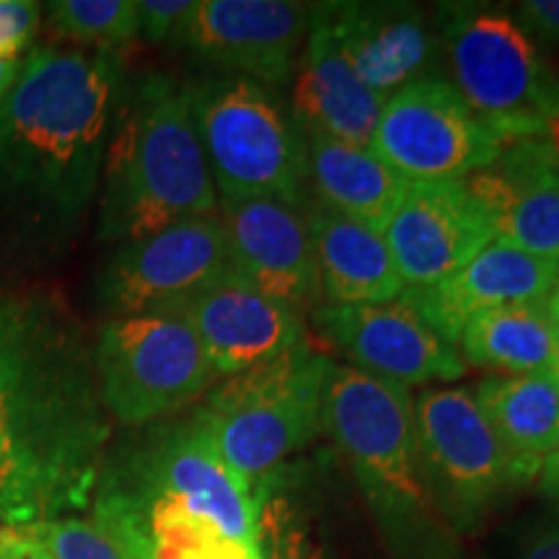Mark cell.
<instances>
[{"mask_svg":"<svg viewBox=\"0 0 559 559\" xmlns=\"http://www.w3.org/2000/svg\"><path fill=\"white\" fill-rule=\"evenodd\" d=\"M547 304H549V309H551V313H555V319L559 321V283H557V288L551 290V296L547 298Z\"/></svg>","mask_w":559,"mask_h":559,"instance_id":"obj_37","label":"cell"},{"mask_svg":"<svg viewBox=\"0 0 559 559\" xmlns=\"http://www.w3.org/2000/svg\"><path fill=\"white\" fill-rule=\"evenodd\" d=\"M94 368L107 415L132 428L185 409L221 381L177 311L109 319L96 337Z\"/></svg>","mask_w":559,"mask_h":559,"instance_id":"obj_9","label":"cell"},{"mask_svg":"<svg viewBox=\"0 0 559 559\" xmlns=\"http://www.w3.org/2000/svg\"><path fill=\"white\" fill-rule=\"evenodd\" d=\"M557 347L559 321L547 300L479 313L459 337L466 362L506 376L551 370Z\"/></svg>","mask_w":559,"mask_h":559,"instance_id":"obj_25","label":"cell"},{"mask_svg":"<svg viewBox=\"0 0 559 559\" xmlns=\"http://www.w3.org/2000/svg\"><path fill=\"white\" fill-rule=\"evenodd\" d=\"M192 9L194 0H138V37L153 45L174 41Z\"/></svg>","mask_w":559,"mask_h":559,"instance_id":"obj_30","label":"cell"},{"mask_svg":"<svg viewBox=\"0 0 559 559\" xmlns=\"http://www.w3.org/2000/svg\"><path fill=\"white\" fill-rule=\"evenodd\" d=\"M539 485L544 489V495H549L551 500L559 502V443L557 449L549 453V459L544 461L539 472Z\"/></svg>","mask_w":559,"mask_h":559,"instance_id":"obj_35","label":"cell"},{"mask_svg":"<svg viewBox=\"0 0 559 559\" xmlns=\"http://www.w3.org/2000/svg\"><path fill=\"white\" fill-rule=\"evenodd\" d=\"M464 181L485 205L495 239L559 262V158L542 140L502 145L492 164Z\"/></svg>","mask_w":559,"mask_h":559,"instance_id":"obj_20","label":"cell"},{"mask_svg":"<svg viewBox=\"0 0 559 559\" xmlns=\"http://www.w3.org/2000/svg\"><path fill=\"white\" fill-rule=\"evenodd\" d=\"M218 221L230 270L298 313L321 306L317 251L304 210L272 194H221Z\"/></svg>","mask_w":559,"mask_h":559,"instance_id":"obj_15","label":"cell"},{"mask_svg":"<svg viewBox=\"0 0 559 559\" xmlns=\"http://www.w3.org/2000/svg\"><path fill=\"white\" fill-rule=\"evenodd\" d=\"M370 148L407 181H464L502 143L443 75H428L383 102Z\"/></svg>","mask_w":559,"mask_h":559,"instance_id":"obj_11","label":"cell"},{"mask_svg":"<svg viewBox=\"0 0 559 559\" xmlns=\"http://www.w3.org/2000/svg\"><path fill=\"white\" fill-rule=\"evenodd\" d=\"M0 559H52L32 528L0 531Z\"/></svg>","mask_w":559,"mask_h":559,"instance_id":"obj_33","label":"cell"},{"mask_svg":"<svg viewBox=\"0 0 559 559\" xmlns=\"http://www.w3.org/2000/svg\"><path fill=\"white\" fill-rule=\"evenodd\" d=\"M41 5L34 0H0V55L19 58L39 29Z\"/></svg>","mask_w":559,"mask_h":559,"instance_id":"obj_29","label":"cell"},{"mask_svg":"<svg viewBox=\"0 0 559 559\" xmlns=\"http://www.w3.org/2000/svg\"><path fill=\"white\" fill-rule=\"evenodd\" d=\"M21 68H24V60L21 58H3L0 55V102L9 96V91L16 86Z\"/></svg>","mask_w":559,"mask_h":559,"instance_id":"obj_36","label":"cell"},{"mask_svg":"<svg viewBox=\"0 0 559 559\" xmlns=\"http://www.w3.org/2000/svg\"><path fill=\"white\" fill-rule=\"evenodd\" d=\"M309 26L311 5L293 0H194L174 41L221 75L275 91L296 73Z\"/></svg>","mask_w":559,"mask_h":559,"instance_id":"obj_13","label":"cell"},{"mask_svg":"<svg viewBox=\"0 0 559 559\" xmlns=\"http://www.w3.org/2000/svg\"><path fill=\"white\" fill-rule=\"evenodd\" d=\"M412 407L419 456L436 506L453 534H474L523 485L513 459L472 389L425 386Z\"/></svg>","mask_w":559,"mask_h":559,"instance_id":"obj_10","label":"cell"},{"mask_svg":"<svg viewBox=\"0 0 559 559\" xmlns=\"http://www.w3.org/2000/svg\"><path fill=\"white\" fill-rule=\"evenodd\" d=\"M29 528L52 559H135L96 521L52 519Z\"/></svg>","mask_w":559,"mask_h":559,"instance_id":"obj_28","label":"cell"},{"mask_svg":"<svg viewBox=\"0 0 559 559\" xmlns=\"http://www.w3.org/2000/svg\"><path fill=\"white\" fill-rule=\"evenodd\" d=\"M290 83V111L300 130L321 132L353 145L373 143L383 99L358 79L317 5H311L309 37Z\"/></svg>","mask_w":559,"mask_h":559,"instance_id":"obj_21","label":"cell"},{"mask_svg":"<svg viewBox=\"0 0 559 559\" xmlns=\"http://www.w3.org/2000/svg\"><path fill=\"white\" fill-rule=\"evenodd\" d=\"M107 436L79 319L58 293L0 296V519L29 528L81 502Z\"/></svg>","mask_w":559,"mask_h":559,"instance_id":"obj_2","label":"cell"},{"mask_svg":"<svg viewBox=\"0 0 559 559\" xmlns=\"http://www.w3.org/2000/svg\"><path fill=\"white\" fill-rule=\"evenodd\" d=\"M230 270L228 243L215 215L187 218L117 247L99 275V304L115 317L166 311L198 296Z\"/></svg>","mask_w":559,"mask_h":559,"instance_id":"obj_12","label":"cell"},{"mask_svg":"<svg viewBox=\"0 0 559 559\" xmlns=\"http://www.w3.org/2000/svg\"><path fill=\"white\" fill-rule=\"evenodd\" d=\"M260 495V551L262 559H324L304 515L283 495L257 489Z\"/></svg>","mask_w":559,"mask_h":559,"instance_id":"obj_27","label":"cell"},{"mask_svg":"<svg viewBox=\"0 0 559 559\" xmlns=\"http://www.w3.org/2000/svg\"><path fill=\"white\" fill-rule=\"evenodd\" d=\"M551 376H555V381L559 383V347H557V358H555V366H551Z\"/></svg>","mask_w":559,"mask_h":559,"instance_id":"obj_38","label":"cell"},{"mask_svg":"<svg viewBox=\"0 0 559 559\" xmlns=\"http://www.w3.org/2000/svg\"><path fill=\"white\" fill-rule=\"evenodd\" d=\"M557 283H559V262H557Z\"/></svg>","mask_w":559,"mask_h":559,"instance_id":"obj_39","label":"cell"},{"mask_svg":"<svg viewBox=\"0 0 559 559\" xmlns=\"http://www.w3.org/2000/svg\"><path fill=\"white\" fill-rule=\"evenodd\" d=\"M313 324L349 368L376 379L425 389L466 376L459 345L440 337L404 298L362 306L321 304L313 309Z\"/></svg>","mask_w":559,"mask_h":559,"instance_id":"obj_14","label":"cell"},{"mask_svg":"<svg viewBox=\"0 0 559 559\" xmlns=\"http://www.w3.org/2000/svg\"><path fill=\"white\" fill-rule=\"evenodd\" d=\"M383 239L404 290H419L472 262L495 239V228L466 181H409Z\"/></svg>","mask_w":559,"mask_h":559,"instance_id":"obj_16","label":"cell"},{"mask_svg":"<svg viewBox=\"0 0 559 559\" xmlns=\"http://www.w3.org/2000/svg\"><path fill=\"white\" fill-rule=\"evenodd\" d=\"M317 11L358 79L383 102L440 66L438 26L417 5L321 3Z\"/></svg>","mask_w":559,"mask_h":559,"instance_id":"obj_18","label":"cell"},{"mask_svg":"<svg viewBox=\"0 0 559 559\" xmlns=\"http://www.w3.org/2000/svg\"><path fill=\"white\" fill-rule=\"evenodd\" d=\"M215 213L218 187L187 88L158 73L122 88L104 156L96 239L122 247Z\"/></svg>","mask_w":559,"mask_h":559,"instance_id":"obj_4","label":"cell"},{"mask_svg":"<svg viewBox=\"0 0 559 559\" xmlns=\"http://www.w3.org/2000/svg\"><path fill=\"white\" fill-rule=\"evenodd\" d=\"M415 394L334 362L324 389V430L353 472L394 559H459V536L436 506L419 456Z\"/></svg>","mask_w":559,"mask_h":559,"instance_id":"obj_5","label":"cell"},{"mask_svg":"<svg viewBox=\"0 0 559 559\" xmlns=\"http://www.w3.org/2000/svg\"><path fill=\"white\" fill-rule=\"evenodd\" d=\"M542 143L555 153L559 158V81L555 88V96H551L547 120H544V132H542Z\"/></svg>","mask_w":559,"mask_h":559,"instance_id":"obj_34","label":"cell"},{"mask_svg":"<svg viewBox=\"0 0 559 559\" xmlns=\"http://www.w3.org/2000/svg\"><path fill=\"white\" fill-rule=\"evenodd\" d=\"M440 68L502 145L542 140L557 81L510 11L453 3L438 11Z\"/></svg>","mask_w":559,"mask_h":559,"instance_id":"obj_8","label":"cell"},{"mask_svg":"<svg viewBox=\"0 0 559 559\" xmlns=\"http://www.w3.org/2000/svg\"><path fill=\"white\" fill-rule=\"evenodd\" d=\"M515 559H559V523L544 521L528 528L519 544Z\"/></svg>","mask_w":559,"mask_h":559,"instance_id":"obj_32","label":"cell"},{"mask_svg":"<svg viewBox=\"0 0 559 559\" xmlns=\"http://www.w3.org/2000/svg\"><path fill=\"white\" fill-rule=\"evenodd\" d=\"M510 13L536 47L559 50V0H523Z\"/></svg>","mask_w":559,"mask_h":559,"instance_id":"obj_31","label":"cell"},{"mask_svg":"<svg viewBox=\"0 0 559 559\" xmlns=\"http://www.w3.org/2000/svg\"><path fill=\"white\" fill-rule=\"evenodd\" d=\"M300 210L317 251L321 304L362 306L402 298L404 283L383 234L347 218L317 194H309Z\"/></svg>","mask_w":559,"mask_h":559,"instance_id":"obj_22","label":"cell"},{"mask_svg":"<svg viewBox=\"0 0 559 559\" xmlns=\"http://www.w3.org/2000/svg\"><path fill=\"white\" fill-rule=\"evenodd\" d=\"M190 321L218 379L270 362L306 342L304 313L228 270L174 309Z\"/></svg>","mask_w":559,"mask_h":559,"instance_id":"obj_17","label":"cell"},{"mask_svg":"<svg viewBox=\"0 0 559 559\" xmlns=\"http://www.w3.org/2000/svg\"><path fill=\"white\" fill-rule=\"evenodd\" d=\"M334 360L309 347L215 383L198 409L223 461L247 485L264 479L324 430V389Z\"/></svg>","mask_w":559,"mask_h":559,"instance_id":"obj_6","label":"cell"},{"mask_svg":"<svg viewBox=\"0 0 559 559\" xmlns=\"http://www.w3.org/2000/svg\"><path fill=\"white\" fill-rule=\"evenodd\" d=\"M50 26L83 50L111 52L138 37V0H55Z\"/></svg>","mask_w":559,"mask_h":559,"instance_id":"obj_26","label":"cell"},{"mask_svg":"<svg viewBox=\"0 0 559 559\" xmlns=\"http://www.w3.org/2000/svg\"><path fill=\"white\" fill-rule=\"evenodd\" d=\"M120 62L39 47L0 102V264L41 270L79 239L99 198Z\"/></svg>","mask_w":559,"mask_h":559,"instance_id":"obj_1","label":"cell"},{"mask_svg":"<svg viewBox=\"0 0 559 559\" xmlns=\"http://www.w3.org/2000/svg\"><path fill=\"white\" fill-rule=\"evenodd\" d=\"M523 485L539 477L544 461L559 443V383L551 370L492 373L472 389Z\"/></svg>","mask_w":559,"mask_h":559,"instance_id":"obj_24","label":"cell"},{"mask_svg":"<svg viewBox=\"0 0 559 559\" xmlns=\"http://www.w3.org/2000/svg\"><path fill=\"white\" fill-rule=\"evenodd\" d=\"M257 519L260 495L230 472L194 409L145 440L94 521L135 559H218L260 544Z\"/></svg>","mask_w":559,"mask_h":559,"instance_id":"obj_3","label":"cell"},{"mask_svg":"<svg viewBox=\"0 0 559 559\" xmlns=\"http://www.w3.org/2000/svg\"><path fill=\"white\" fill-rule=\"evenodd\" d=\"M185 88L218 198L272 194L304 207L311 194L306 135L275 91L221 73Z\"/></svg>","mask_w":559,"mask_h":559,"instance_id":"obj_7","label":"cell"},{"mask_svg":"<svg viewBox=\"0 0 559 559\" xmlns=\"http://www.w3.org/2000/svg\"><path fill=\"white\" fill-rule=\"evenodd\" d=\"M557 288V262L492 239L451 277L402 298L453 345L474 317L508 306L542 304Z\"/></svg>","mask_w":559,"mask_h":559,"instance_id":"obj_19","label":"cell"},{"mask_svg":"<svg viewBox=\"0 0 559 559\" xmlns=\"http://www.w3.org/2000/svg\"><path fill=\"white\" fill-rule=\"evenodd\" d=\"M304 135L311 194L347 218L383 234L391 215L402 205L409 181L391 169L370 145H353L321 132Z\"/></svg>","mask_w":559,"mask_h":559,"instance_id":"obj_23","label":"cell"}]
</instances>
